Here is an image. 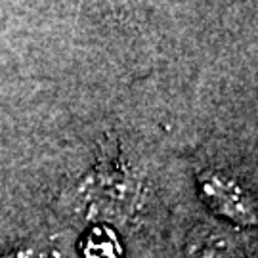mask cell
Instances as JSON below:
<instances>
[{
  "instance_id": "cell-1",
  "label": "cell",
  "mask_w": 258,
  "mask_h": 258,
  "mask_svg": "<svg viewBox=\"0 0 258 258\" xmlns=\"http://www.w3.org/2000/svg\"><path fill=\"white\" fill-rule=\"evenodd\" d=\"M197 184L203 201L214 212L243 226L256 224V211L250 197L230 176L222 174L218 170H205L199 174Z\"/></svg>"
},
{
  "instance_id": "cell-2",
  "label": "cell",
  "mask_w": 258,
  "mask_h": 258,
  "mask_svg": "<svg viewBox=\"0 0 258 258\" xmlns=\"http://www.w3.org/2000/svg\"><path fill=\"white\" fill-rule=\"evenodd\" d=\"M191 258H243V250L222 231L201 230L191 239Z\"/></svg>"
},
{
  "instance_id": "cell-3",
  "label": "cell",
  "mask_w": 258,
  "mask_h": 258,
  "mask_svg": "<svg viewBox=\"0 0 258 258\" xmlns=\"http://www.w3.org/2000/svg\"><path fill=\"white\" fill-rule=\"evenodd\" d=\"M84 258H119L120 247L117 235L107 228H94L86 233L83 245Z\"/></svg>"
},
{
  "instance_id": "cell-4",
  "label": "cell",
  "mask_w": 258,
  "mask_h": 258,
  "mask_svg": "<svg viewBox=\"0 0 258 258\" xmlns=\"http://www.w3.org/2000/svg\"><path fill=\"white\" fill-rule=\"evenodd\" d=\"M4 258H57V256L50 254V252H38V250H33V249H19L16 252L4 254Z\"/></svg>"
}]
</instances>
